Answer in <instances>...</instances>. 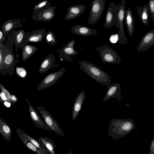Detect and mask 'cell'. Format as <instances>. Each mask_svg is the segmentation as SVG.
Segmentation results:
<instances>
[{
	"mask_svg": "<svg viewBox=\"0 0 154 154\" xmlns=\"http://www.w3.org/2000/svg\"><path fill=\"white\" fill-rule=\"evenodd\" d=\"M25 99L28 105L29 112L31 119L35 127L38 129H42L44 130L52 131L41 118L35 109L31 104L28 99L26 98Z\"/></svg>",
	"mask_w": 154,
	"mask_h": 154,
	"instance_id": "30bf717a",
	"label": "cell"
},
{
	"mask_svg": "<svg viewBox=\"0 0 154 154\" xmlns=\"http://www.w3.org/2000/svg\"><path fill=\"white\" fill-rule=\"evenodd\" d=\"M11 105V103L9 101H6L4 102L3 105H4L5 106L7 107H10Z\"/></svg>",
	"mask_w": 154,
	"mask_h": 154,
	"instance_id": "8d00e7d4",
	"label": "cell"
},
{
	"mask_svg": "<svg viewBox=\"0 0 154 154\" xmlns=\"http://www.w3.org/2000/svg\"><path fill=\"white\" fill-rule=\"evenodd\" d=\"M71 31L74 34L82 36H92L98 33L96 29L78 24L72 26Z\"/></svg>",
	"mask_w": 154,
	"mask_h": 154,
	"instance_id": "e0dca14e",
	"label": "cell"
},
{
	"mask_svg": "<svg viewBox=\"0 0 154 154\" xmlns=\"http://www.w3.org/2000/svg\"><path fill=\"white\" fill-rule=\"evenodd\" d=\"M67 154H72L71 151L70 149L69 150Z\"/></svg>",
	"mask_w": 154,
	"mask_h": 154,
	"instance_id": "f35d334b",
	"label": "cell"
},
{
	"mask_svg": "<svg viewBox=\"0 0 154 154\" xmlns=\"http://www.w3.org/2000/svg\"><path fill=\"white\" fill-rule=\"evenodd\" d=\"M45 29H40L26 34V42L38 43L43 41L46 35Z\"/></svg>",
	"mask_w": 154,
	"mask_h": 154,
	"instance_id": "ac0fdd59",
	"label": "cell"
},
{
	"mask_svg": "<svg viewBox=\"0 0 154 154\" xmlns=\"http://www.w3.org/2000/svg\"><path fill=\"white\" fill-rule=\"evenodd\" d=\"M51 4L48 0L42 1L35 5L33 14H38L49 8L51 7Z\"/></svg>",
	"mask_w": 154,
	"mask_h": 154,
	"instance_id": "484cf974",
	"label": "cell"
},
{
	"mask_svg": "<svg viewBox=\"0 0 154 154\" xmlns=\"http://www.w3.org/2000/svg\"></svg>",
	"mask_w": 154,
	"mask_h": 154,
	"instance_id": "60d3db41",
	"label": "cell"
},
{
	"mask_svg": "<svg viewBox=\"0 0 154 154\" xmlns=\"http://www.w3.org/2000/svg\"><path fill=\"white\" fill-rule=\"evenodd\" d=\"M137 12L142 23L147 26L149 24V13L148 6L144 5L141 7L138 5L137 7Z\"/></svg>",
	"mask_w": 154,
	"mask_h": 154,
	"instance_id": "7402d4cb",
	"label": "cell"
},
{
	"mask_svg": "<svg viewBox=\"0 0 154 154\" xmlns=\"http://www.w3.org/2000/svg\"><path fill=\"white\" fill-rule=\"evenodd\" d=\"M135 128L134 122L132 119H113L109 123L108 134L113 139L118 140Z\"/></svg>",
	"mask_w": 154,
	"mask_h": 154,
	"instance_id": "6da1fadb",
	"label": "cell"
},
{
	"mask_svg": "<svg viewBox=\"0 0 154 154\" xmlns=\"http://www.w3.org/2000/svg\"><path fill=\"white\" fill-rule=\"evenodd\" d=\"M125 19L128 34L129 36L131 37L134 31L135 20L130 8L125 11Z\"/></svg>",
	"mask_w": 154,
	"mask_h": 154,
	"instance_id": "d6986e66",
	"label": "cell"
},
{
	"mask_svg": "<svg viewBox=\"0 0 154 154\" xmlns=\"http://www.w3.org/2000/svg\"><path fill=\"white\" fill-rule=\"evenodd\" d=\"M56 7L51 6L48 9L38 14H34L32 18L36 21L49 22L55 16V11Z\"/></svg>",
	"mask_w": 154,
	"mask_h": 154,
	"instance_id": "9a60e30c",
	"label": "cell"
},
{
	"mask_svg": "<svg viewBox=\"0 0 154 154\" xmlns=\"http://www.w3.org/2000/svg\"><path fill=\"white\" fill-rule=\"evenodd\" d=\"M78 63L81 69L98 83L107 85L112 82L109 76L100 67L85 60H79Z\"/></svg>",
	"mask_w": 154,
	"mask_h": 154,
	"instance_id": "7a4b0ae2",
	"label": "cell"
},
{
	"mask_svg": "<svg viewBox=\"0 0 154 154\" xmlns=\"http://www.w3.org/2000/svg\"><path fill=\"white\" fill-rule=\"evenodd\" d=\"M3 34L2 31L0 30V40L2 38Z\"/></svg>",
	"mask_w": 154,
	"mask_h": 154,
	"instance_id": "74e56055",
	"label": "cell"
},
{
	"mask_svg": "<svg viewBox=\"0 0 154 154\" xmlns=\"http://www.w3.org/2000/svg\"><path fill=\"white\" fill-rule=\"evenodd\" d=\"M16 132L19 133L23 136L27 138L31 143L36 147L45 152L49 153L46 150L43 146L38 141V139L28 134L20 128H16Z\"/></svg>",
	"mask_w": 154,
	"mask_h": 154,
	"instance_id": "603a6c76",
	"label": "cell"
},
{
	"mask_svg": "<svg viewBox=\"0 0 154 154\" xmlns=\"http://www.w3.org/2000/svg\"><path fill=\"white\" fill-rule=\"evenodd\" d=\"M16 154H17V152L16 153Z\"/></svg>",
	"mask_w": 154,
	"mask_h": 154,
	"instance_id": "ab89813d",
	"label": "cell"
},
{
	"mask_svg": "<svg viewBox=\"0 0 154 154\" xmlns=\"http://www.w3.org/2000/svg\"><path fill=\"white\" fill-rule=\"evenodd\" d=\"M4 69V64L2 61V54L0 51V74L2 73L3 75Z\"/></svg>",
	"mask_w": 154,
	"mask_h": 154,
	"instance_id": "836d02e7",
	"label": "cell"
},
{
	"mask_svg": "<svg viewBox=\"0 0 154 154\" xmlns=\"http://www.w3.org/2000/svg\"><path fill=\"white\" fill-rule=\"evenodd\" d=\"M15 23L9 20L5 22L3 25V31L4 32H7L11 29L14 27Z\"/></svg>",
	"mask_w": 154,
	"mask_h": 154,
	"instance_id": "f546056e",
	"label": "cell"
},
{
	"mask_svg": "<svg viewBox=\"0 0 154 154\" xmlns=\"http://www.w3.org/2000/svg\"><path fill=\"white\" fill-rule=\"evenodd\" d=\"M36 107L40 113L43 121L52 131H54L58 135L64 137V133L51 114L45 108L41 106H37Z\"/></svg>",
	"mask_w": 154,
	"mask_h": 154,
	"instance_id": "5b68a950",
	"label": "cell"
},
{
	"mask_svg": "<svg viewBox=\"0 0 154 154\" xmlns=\"http://www.w3.org/2000/svg\"><path fill=\"white\" fill-rule=\"evenodd\" d=\"M154 45V29L145 34L137 47L138 51L144 52L148 50Z\"/></svg>",
	"mask_w": 154,
	"mask_h": 154,
	"instance_id": "8fae6325",
	"label": "cell"
},
{
	"mask_svg": "<svg viewBox=\"0 0 154 154\" xmlns=\"http://www.w3.org/2000/svg\"><path fill=\"white\" fill-rule=\"evenodd\" d=\"M118 11L116 20L114 25L119 29L118 33V40L117 43L121 45H126L128 42L124 28V21L125 12V1L122 0Z\"/></svg>",
	"mask_w": 154,
	"mask_h": 154,
	"instance_id": "277c9868",
	"label": "cell"
},
{
	"mask_svg": "<svg viewBox=\"0 0 154 154\" xmlns=\"http://www.w3.org/2000/svg\"><path fill=\"white\" fill-rule=\"evenodd\" d=\"M16 73L18 76L23 78H25L27 75V72L25 69L21 67L17 66Z\"/></svg>",
	"mask_w": 154,
	"mask_h": 154,
	"instance_id": "d6a6232c",
	"label": "cell"
},
{
	"mask_svg": "<svg viewBox=\"0 0 154 154\" xmlns=\"http://www.w3.org/2000/svg\"><path fill=\"white\" fill-rule=\"evenodd\" d=\"M120 5H116L113 2L109 4L106 14L104 27L107 28H111L115 23Z\"/></svg>",
	"mask_w": 154,
	"mask_h": 154,
	"instance_id": "9c48e42d",
	"label": "cell"
},
{
	"mask_svg": "<svg viewBox=\"0 0 154 154\" xmlns=\"http://www.w3.org/2000/svg\"><path fill=\"white\" fill-rule=\"evenodd\" d=\"M38 140L50 154H56L55 150L56 145L51 139L48 137H40Z\"/></svg>",
	"mask_w": 154,
	"mask_h": 154,
	"instance_id": "44dd1931",
	"label": "cell"
},
{
	"mask_svg": "<svg viewBox=\"0 0 154 154\" xmlns=\"http://www.w3.org/2000/svg\"><path fill=\"white\" fill-rule=\"evenodd\" d=\"M106 0H94L91 5L88 23L95 24L100 19L103 12Z\"/></svg>",
	"mask_w": 154,
	"mask_h": 154,
	"instance_id": "8992f818",
	"label": "cell"
},
{
	"mask_svg": "<svg viewBox=\"0 0 154 154\" xmlns=\"http://www.w3.org/2000/svg\"><path fill=\"white\" fill-rule=\"evenodd\" d=\"M36 47L30 45L26 44L24 46L22 53L23 61H25L32 56L38 50Z\"/></svg>",
	"mask_w": 154,
	"mask_h": 154,
	"instance_id": "d4e9b609",
	"label": "cell"
},
{
	"mask_svg": "<svg viewBox=\"0 0 154 154\" xmlns=\"http://www.w3.org/2000/svg\"><path fill=\"white\" fill-rule=\"evenodd\" d=\"M65 68H61L58 71L48 74L38 85L37 90L38 91L47 88L55 84L65 72Z\"/></svg>",
	"mask_w": 154,
	"mask_h": 154,
	"instance_id": "52a82bcc",
	"label": "cell"
},
{
	"mask_svg": "<svg viewBox=\"0 0 154 154\" xmlns=\"http://www.w3.org/2000/svg\"><path fill=\"white\" fill-rule=\"evenodd\" d=\"M13 56L11 54H8L5 57L3 61V63L5 66H7L6 69H7V66H10L12 63L13 61Z\"/></svg>",
	"mask_w": 154,
	"mask_h": 154,
	"instance_id": "1f68e13d",
	"label": "cell"
},
{
	"mask_svg": "<svg viewBox=\"0 0 154 154\" xmlns=\"http://www.w3.org/2000/svg\"><path fill=\"white\" fill-rule=\"evenodd\" d=\"M116 35H110V42L113 43H115L116 41L118 42V40L117 39H115V38H118V35L117 34L116 36H115Z\"/></svg>",
	"mask_w": 154,
	"mask_h": 154,
	"instance_id": "d590c367",
	"label": "cell"
},
{
	"mask_svg": "<svg viewBox=\"0 0 154 154\" xmlns=\"http://www.w3.org/2000/svg\"><path fill=\"white\" fill-rule=\"evenodd\" d=\"M56 59L52 54L48 55L42 62L39 69V74H42L45 73L49 70L61 66V64H56L55 62Z\"/></svg>",
	"mask_w": 154,
	"mask_h": 154,
	"instance_id": "4fadbf2b",
	"label": "cell"
},
{
	"mask_svg": "<svg viewBox=\"0 0 154 154\" xmlns=\"http://www.w3.org/2000/svg\"><path fill=\"white\" fill-rule=\"evenodd\" d=\"M0 154H1V153H0Z\"/></svg>",
	"mask_w": 154,
	"mask_h": 154,
	"instance_id": "b9f144b4",
	"label": "cell"
},
{
	"mask_svg": "<svg viewBox=\"0 0 154 154\" xmlns=\"http://www.w3.org/2000/svg\"><path fill=\"white\" fill-rule=\"evenodd\" d=\"M0 89L1 90V92L0 93V102L2 105L4 102L6 101L10 102L11 103V95L0 83Z\"/></svg>",
	"mask_w": 154,
	"mask_h": 154,
	"instance_id": "4316f807",
	"label": "cell"
},
{
	"mask_svg": "<svg viewBox=\"0 0 154 154\" xmlns=\"http://www.w3.org/2000/svg\"><path fill=\"white\" fill-rule=\"evenodd\" d=\"M147 6L152 20L153 22H154V0H149Z\"/></svg>",
	"mask_w": 154,
	"mask_h": 154,
	"instance_id": "f1b7e54d",
	"label": "cell"
},
{
	"mask_svg": "<svg viewBox=\"0 0 154 154\" xmlns=\"http://www.w3.org/2000/svg\"><path fill=\"white\" fill-rule=\"evenodd\" d=\"M102 62L103 63L116 64L121 62L120 57L112 48L106 45L96 47Z\"/></svg>",
	"mask_w": 154,
	"mask_h": 154,
	"instance_id": "3957f363",
	"label": "cell"
},
{
	"mask_svg": "<svg viewBox=\"0 0 154 154\" xmlns=\"http://www.w3.org/2000/svg\"><path fill=\"white\" fill-rule=\"evenodd\" d=\"M85 98V94L84 90H82L75 98L72 109V121H74L78 117L81 110Z\"/></svg>",
	"mask_w": 154,
	"mask_h": 154,
	"instance_id": "5bb4252c",
	"label": "cell"
},
{
	"mask_svg": "<svg viewBox=\"0 0 154 154\" xmlns=\"http://www.w3.org/2000/svg\"><path fill=\"white\" fill-rule=\"evenodd\" d=\"M16 132L17 136L22 143L30 150L37 154H50L49 153H46L43 152L33 145L27 138L19 133Z\"/></svg>",
	"mask_w": 154,
	"mask_h": 154,
	"instance_id": "cb8c5ba5",
	"label": "cell"
},
{
	"mask_svg": "<svg viewBox=\"0 0 154 154\" xmlns=\"http://www.w3.org/2000/svg\"><path fill=\"white\" fill-rule=\"evenodd\" d=\"M86 6L83 5H79L69 7L64 19L67 20L73 19L79 16L85 12Z\"/></svg>",
	"mask_w": 154,
	"mask_h": 154,
	"instance_id": "2e32d148",
	"label": "cell"
},
{
	"mask_svg": "<svg viewBox=\"0 0 154 154\" xmlns=\"http://www.w3.org/2000/svg\"><path fill=\"white\" fill-rule=\"evenodd\" d=\"M25 31L24 30H20L16 34L15 36V43L18 45L21 43L24 36Z\"/></svg>",
	"mask_w": 154,
	"mask_h": 154,
	"instance_id": "4dcf8cb0",
	"label": "cell"
},
{
	"mask_svg": "<svg viewBox=\"0 0 154 154\" xmlns=\"http://www.w3.org/2000/svg\"><path fill=\"white\" fill-rule=\"evenodd\" d=\"M75 41L72 40L64 45L61 48L57 49L59 53V58L61 61L72 62V57L78 54L74 48Z\"/></svg>",
	"mask_w": 154,
	"mask_h": 154,
	"instance_id": "ba28073f",
	"label": "cell"
},
{
	"mask_svg": "<svg viewBox=\"0 0 154 154\" xmlns=\"http://www.w3.org/2000/svg\"><path fill=\"white\" fill-rule=\"evenodd\" d=\"M45 42L51 46H55L57 42L55 35L50 30L46 33L45 37Z\"/></svg>",
	"mask_w": 154,
	"mask_h": 154,
	"instance_id": "83f0119b",
	"label": "cell"
},
{
	"mask_svg": "<svg viewBox=\"0 0 154 154\" xmlns=\"http://www.w3.org/2000/svg\"><path fill=\"white\" fill-rule=\"evenodd\" d=\"M149 154H154V138L153 137L150 143Z\"/></svg>",
	"mask_w": 154,
	"mask_h": 154,
	"instance_id": "e575fe53",
	"label": "cell"
},
{
	"mask_svg": "<svg viewBox=\"0 0 154 154\" xmlns=\"http://www.w3.org/2000/svg\"><path fill=\"white\" fill-rule=\"evenodd\" d=\"M0 134L7 141L10 142L12 130L6 121L0 117Z\"/></svg>",
	"mask_w": 154,
	"mask_h": 154,
	"instance_id": "ffe728a7",
	"label": "cell"
},
{
	"mask_svg": "<svg viewBox=\"0 0 154 154\" xmlns=\"http://www.w3.org/2000/svg\"><path fill=\"white\" fill-rule=\"evenodd\" d=\"M120 84L117 83H109L107 85V90L103 100L104 102L112 98H116L120 100L122 98Z\"/></svg>",
	"mask_w": 154,
	"mask_h": 154,
	"instance_id": "7c38bea8",
	"label": "cell"
}]
</instances>
